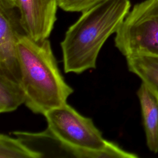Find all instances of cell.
Instances as JSON below:
<instances>
[{
	"mask_svg": "<svg viewBox=\"0 0 158 158\" xmlns=\"http://www.w3.org/2000/svg\"><path fill=\"white\" fill-rule=\"evenodd\" d=\"M25 94L19 81L0 72V112L16 110L25 102Z\"/></svg>",
	"mask_w": 158,
	"mask_h": 158,
	"instance_id": "9c48e42d",
	"label": "cell"
},
{
	"mask_svg": "<svg viewBox=\"0 0 158 158\" xmlns=\"http://www.w3.org/2000/svg\"><path fill=\"white\" fill-rule=\"evenodd\" d=\"M0 6L7 7H16L15 0H0Z\"/></svg>",
	"mask_w": 158,
	"mask_h": 158,
	"instance_id": "7c38bea8",
	"label": "cell"
},
{
	"mask_svg": "<svg viewBox=\"0 0 158 158\" xmlns=\"http://www.w3.org/2000/svg\"><path fill=\"white\" fill-rule=\"evenodd\" d=\"M130 0H105L81 12L60 43L65 73L95 69L99 52L130 10Z\"/></svg>",
	"mask_w": 158,
	"mask_h": 158,
	"instance_id": "6da1fadb",
	"label": "cell"
},
{
	"mask_svg": "<svg viewBox=\"0 0 158 158\" xmlns=\"http://www.w3.org/2000/svg\"><path fill=\"white\" fill-rule=\"evenodd\" d=\"M25 35L18 9L0 6V72L19 83L18 44Z\"/></svg>",
	"mask_w": 158,
	"mask_h": 158,
	"instance_id": "5b68a950",
	"label": "cell"
},
{
	"mask_svg": "<svg viewBox=\"0 0 158 158\" xmlns=\"http://www.w3.org/2000/svg\"><path fill=\"white\" fill-rule=\"evenodd\" d=\"M139 101L146 144L149 149L158 152V101L155 96L141 83L137 91Z\"/></svg>",
	"mask_w": 158,
	"mask_h": 158,
	"instance_id": "52a82bcc",
	"label": "cell"
},
{
	"mask_svg": "<svg viewBox=\"0 0 158 158\" xmlns=\"http://www.w3.org/2000/svg\"><path fill=\"white\" fill-rule=\"evenodd\" d=\"M127 67L148 89L158 96V56L135 54L125 57Z\"/></svg>",
	"mask_w": 158,
	"mask_h": 158,
	"instance_id": "ba28073f",
	"label": "cell"
},
{
	"mask_svg": "<svg viewBox=\"0 0 158 158\" xmlns=\"http://www.w3.org/2000/svg\"><path fill=\"white\" fill-rule=\"evenodd\" d=\"M22 25L36 41L48 39L57 20L59 0H15Z\"/></svg>",
	"mask_w": 158,
	"mask_h": 158,
	"instance_id": "8992f818",
	"label": "cell"
},
{
	"mask_svg": "<svg viewBox=\"0 0 158 158\" xmlns=\"http://www.w3.org/2000/svg\"><path fill=\"white\" fill-rule=\"evenodd\" d=\"M18 54L25 105L34 114L44 115L67 103L73 89L59 69L49 40L36 41L25 35L19 42Z\"/></svg>",
	"mask_w": 158,
	"mask_h": 158,
	"instance_id": "7a4b0ae2",
	"label": "cell"
},
{
	"mask_svg": "<svg viewBox=\"0 0 158 158\" xmlns=\"http://www.w3.org/2000/svg\"><path fill=\"white\" fill-rule=\"evenodd\" d=\"M156 97V98L157 99V101H158V96H155Z\"/></svg>",
	"mask_w": 158,
	"mask_h": 158,
	"instance_id": "4fadbf2b",
	"label": "cell"
},
{
	"mask_svg": "<svg viewBox=\"0 0 158 158\" xmlns=\"http://www.w3.org/2000/svg\"><path fill=\"white\" fill-rule=\"evenodd\" d=\"M48 132L60 143L62 157L78 158H137L104 138L91 118L65 103L44 115Z\"/></svg>",
	"mask_w": 158,
	"mask_h": 158,
	"instance_id": "3957f363",
	"label": "cell"
},
{
	"mask_svg": "<svg viewBox=\"0 0 158 158\" xmlns=\"http://www.w3.org/2000/svg\"><path fill=\"white\" fill-rule=\"evenodd\" d=\"M105 0H59V7L67 12H82Z\"/></svg>",
	"mask_w": 158,
	"mask_h": 158,
	"instance_id": "8fae6325",
	"label": "cell"
},
{
	"mask_svg": "<svg viewBox=\"0 0 158 158\" xmlns=\"http://www.w3.org/2000/svg\"><path fill=\"white\" fill-rule=\"evenodd\" d=\"M114 43L125 57L158 56V0L135 4L116 32Z\"/></svg>",
	"mask_w": 158,
	"mask_h": 158,
	"instance_id": "277c9868",
	"label": "cell"
},
{
	"mask_svg": "<svg viewBox=\"0 0 158 158\" xmlns=\"http://www.w3.org/2000/svg\"><path fill=\"white\" fill-rule=\"evenodd\" d=\"M38 152L33 150L22 139L0 135V158H41Z\"/></svg>",
	"mask_w": 158,
	"mask_h": 158,
	"instance_id": "30bf717a",
	"label": "cell"
}]
</instances>
